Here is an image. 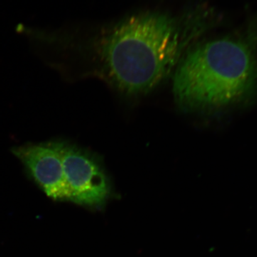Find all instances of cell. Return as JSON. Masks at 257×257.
Here are the masks:
<instances>
[{"label":"cell","instance_id":"obj_2","mask_svg":"<svg viewBox=\"0 0 257 257\" xmlns=\"http://www.w3.org/2000/svg\"><path fill=\"white\" fill-rule=\"evenodd\" d=\"M257 87V20L236 35L199 44L177 64L176 100L188 109H219L246 101Z\"/></svg>","mask_w":257,"mask_h":257},{"label":"cell","instance_id":"obj_4","mask_svg":"<svg viewBox=\"0 0 257 257\" xmlns=\"http://www.w3.org/2000/svg\"><path fill=\"white\" fill-rule=\"evenodd\" d=\"M12 152L47 197L56 202H69L59 139L25 144L13 147Z\"/></svg>","mask_w":257,"mask_h":257},{"label":"cell","instance_id":"obj_1","mask_svg":"<svg viewBox=\"0 0 257 257\" xmlns=\"http://www.w3.org/2000/svg\"><path fill=\"white\" fill-rule=\"evenodd\" d=\"M175 18L165 13L134 15L99 42L98 53L111 82L130 94L150 92L179 64L194 37L207 28L206 17Z\"/></svg>","mask_w":257,"mask_h":257},{"label":"cell","instance_id":"obj_3","mask_svg":"<svg viewBox=\"0 0 257 257\" xmlns=\"http://www.w3.org/2000/svg\"><path fill=\"white\" fill-rule=\"evenodd\" d=\"M69 202L91 208L104 207L111 184L99 161L85 150L59 139Z\"/></svg>","mask_w":257,"mask_h":257}]
</instances>
